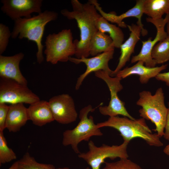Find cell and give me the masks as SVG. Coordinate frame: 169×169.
Returning <instances> with one entry per match:
<instances>
[{"mask_svg": "<svg viewBox=\"0 0 169 169\" xmlns=\"http://www.w3.org/2000/svg\"><path fill=\"white\" fill-rule=\"evenodd\" d=\"M73 11L66 9L61 11V14L69 20L75 19L80 31V39L74 41L76 58H88L90 55L89 45L94 34L97 31L96 26L97 19L101 15L95 5L89 0L82 4L78 0H72Z\"/></svg>", "mask_w": 169, "mask_h": 169, "instance_id": "cell-1", "label": "cell"}, {"mask_svg": "<svg viewBox=\"0 0 169 169\" xmlns=\"http://www.w3.org/2000/svg\"><path fill=\"white\" fill-rule=\"evenodd\" d=\"M58 17V14L56 12L45 10L30 18L18 19L14 21L11 37L13 39L17 37L20 39L26 38L35 42L38 49L36 54L37 62L40 64L44 59L43 55L44 46L42 42L45 26L48 23L57 19Z\"/></svg>", "mask_w": 169, "mask_h": 169, "instance_id": "cell-2", "label": "cell"}, {"mask_svg": "<svg viewBox=\"0 0 169 169\" xmlns=\"http://www.w3.org/2000/svg\"><path fill=\"white\" fill-rule=\"evenodd\" d=\"M96 124L99 128L109 127L115 129L120 133L124 141L129 143L132 139L139 138L151 146L161 147L163 145L160 136L157 133H152L142 118L133 120L126 117L117 116L109 117L107 120Z\"/></svg>", "mask_w": 169, "mask_h": 169, "instance_id": "cell-3", "label": "cell"}, {"mask_svg": "<svg viewBox=\"0 0 169 169\" xmlns=\"http://www.w3.org/2000/svg\"><path fill=\"white\" fill-rule=\"evenodd\" d=\"M139 97L136 104L141 107L139 111L140 116L153 123L156 126L154 130L160 137H162L168 110L165 104L162 89L158 88L154 95L150 91H143L139 93Z\"/></svg>", "mask_w": 169, "mask_h": 169, "instance_id": "cell-4", "label": "cell"}, {"mask_svg": "<svg viewBox=\"0 0 169 169\" xmlns=\"http://www.w3.org/2000/svg\"><path fill=\"white\" fill-rule=\"evenodd\" d=\"M95 108L89 105L82 108L79 111L80 121L74 129L67 130L63 134L62 143L63 146H70L74 152L79 154V144L83 141H89L93 136H101L103 134L97 124L94 123L92 116L88 117L90 112H93Z\"/></svg>", "mask_w": 169, "mask_h": 169, "instance_id": "cell-5", "label": "cell"}, {"mask_svg": "<svg viewBox=\"0 0 169 169\" xmlns=\"http://www.w3.org/2000/svg\"><path fill=\"white\" fill-rule=\"evenodd\" d=\"M45 46L46 60L53 64L59 62L68 61L75 53L72 33L70 29L49 34L46 38Z\"/></svg>", "mask_w": 169, "mask_h": 169, "instance_id": "cell-6", "label": "cell"}, {"mask_svg": "<svg viewBox=\"0 0 169 169\" xmlns=\"http://www.w3.org/2000/svg\"><path fill=\"white\" fill-rule=\"evenodd\" d=\"M129 143L124 141L119 145L109 146L105 144L97 146L92 141L88 143L89 150L86 152L80 153L79 158L85 161L91 169H100L102 164L108 158L114 160L117 158H128L129 156L127 149Z\"/></svg>", "mask_w": 169, "mask_h": 169, "instance_id": "cell-7", "label": "cell"}, {"mask_svg": "<svg viewBox=\"0 0 169 169\" xmlns=\"http://www.w3.org/2000/svg\"><path fill=\"white\" fill-rule=\"evenodd\" d=\"M94 73L96 77L105 82L110 95V99L108 105L99 106V111L101 114L110 117L120 115L131 120H135L128 112L125 107V103L120 99L118 95V93L123 88L120 82L122 79L116 76L111 77L106 72L103 70H99Z\"/></svg>", "mask_w": 169, "mask_h": 169, "instance_id": "cell-8", "label": "cell"}, {"mask_svg": "<svg viewBox=\"0 0 169 169\" xmlns=\"http://www.w3.org/2000/svg\"><path fill=\"white\" fill-rule=\"evenodd\" d=\"M40 100L27 85L10 79H0V103L30 105Z\"/></svg>", "mask_w": 169, "mask_h": 169, "instance_id": "cell-9", "label": "cell"}, {"mask_svg": "<svg viewBox=\"0 0 169 169\" xmlns=\"http://www.w3.org/2000/svg\"><path fill=\"white\" fill-rule=\"evenodd\" d=\"M169 20V14L166 15L165 18L153 19L149 17L146 18L147 22L152 23L156 27L157 30L156 36L152 40V38L150 37L147 40L142 41L141 49L137 55L132 57L131 63L141 61L144 62L146 67H156V64L151 57V51L158 42L161 41L168 37L167 34L165 30V27Z\"/></svg>", "mask_w": 169, "mask_h": 169, "instance_id": "cell-10", "label": "cell"}, {"mask_svg": "<svg viewBox=\"0 0 169 169\" xmlns=\"http://www.w3.org/2000/svg\"><path fill=\"white\" fill-rule=\"evenodd\" d=\"M54 120L58 122L67 124L75 121L78 117L74 102L68 94L53 96L48 101Z\"/></svg>", "mask_w": 169, "mask_h": 169, "instance_id": "cell-11", "label": "cell"}, {"mask_svg": "<svg viewBox=\"0 0 169 169\" xmlns=\"http://www.w3.org/2000/svg\"><path fill=\"white\" fill-rule=\"evenodd\" d=\"M114 49L99 54L92 58L83 57L80 59L70 57L69 61L75 64L84 63L86 68L85 72L78 78L75 85V89L78 90L85 79L90 73L99 70L106 72L111 77L113 71L109 68L108 63L113 58Z\"/></svg>", "mask_w": 169, "mask_h": 169, "instance_id": "cell-12", "label": "cell"}, {"mask_svg": "<svg viewBox=\"0 0 169 169\" xmlns=\"http://www.w3.org/2000/svg\"><path fill=\"white\" fill-rule=\"evenodd\" d=\"M1 2L2 11L14 21L22 17L30 18L33 13H42V0H2Z\"/></svg>", "mask_w": 169, "mask_h": 169, "instance_id": "cell-13", "label": "cell"}, {"mask_svg": "<svg viewBox=\"0 0 169 169\" xmlns=\"http://www.w3.org/2000/svg\"><path fill=\"white\" fill-rule=\"evenodd\" d=\"M144 1L137 0L135 5L133 8L125 13L118 15L112 13H105L103 10L97 0H90V2L95 5L96 9L101 16L109 22L117 24L119 27L126 28L127 27V25L123 21V20L125 18L130 17L137 18L138 20L137 24L141 28V35L143 36L146 35L148 33L147 30L143 28V25L141 20V17L144 13L143 5Z\"/></svg>", "mask_w": 169, "mask_h": 169, "instance_id": "cell-14", "label": "cell"}, {"mask_svg": "<svg viewBox=\"0 0 169 169\" xmlns=\"http://www.w3.org/2000/svg\"><path fill=\"white\" fill-rule=\"evenodd\" d=\"M20 52L12 56L0 55V77L10 79L27 85L28 81L21 73L19 64L24 57Z\"/></svg>", "mask_w": 169, "mask_h": 169, "instance_id": "cell-15", "label": "cell"}, {"mask_svg": "<svg viewBox=\"0 0 169 169\" xmlns=\"http://www.w3.org/2000/svg\"><path fill=\"white\" fill-rule=\"evenodd\" d=\"M127 27L130 32V36L120 46V55L118 64L113 71L112 77H115L117 73L129 61L131 55L134 52L135 46L140 39L142 29L139 25L133 23L127 25Z\"/></svg>", "mask_w": 169, "mask_h": 169, "instance_id": "cell-16", "label": "cell"}, {"mask_svg": "<svg viewBox=\"0 0 169 169\" xmlns=\"http://www.w3.org/2000/svg\"><path fill=\"white\" fill-rule=\"evenodd\" d=\"M144 64L142 61H139L133 66L126 67L120 70L117 73L115 76L122 79L132 75H138L139 77L140 83L146 84L150 79L155 77L167 67V65L166 64L159 67H149L144 66Z\"/></svg>", "mask_w": 169, "mask_h": 169, "instance_id": "cell-17", "label": "cell"}, {"mask_svg": "<svg viewBox=\"0 0 169 169\" xmlns=\"http://www.w3.org/2000/svg\"><path fill=\"white\" fill-rule=\"evenodd\" d=\"M29 120L41 126L54 120L49 102L42 100L30 105L27 108Z\"/></svg>", "mask_w": 169, "mask_h": 169, "instance_id": "cell-18", "label": "cell"}, {"mask_svg": "<svg viewBox=\"0 0 169 169\" xmlns=\"http://www.w3.org/2000/svg\"><path fill=\"white\" fill-rule=\"evenodd\" d=\"M28 120L27 108L23 104L10 105L6 122V128L9 132H18Z\"/></svg>", "mask_w": 169, "mask_h": 169, "instance_id": "cell-19", "label": "cell"}, {"mask_svg": "<svg viewBox=\"0 0 169 169\" xmlns=\"http://www.w3.org/2000/svg\"><path fill=\"white\" fill-rule=\"evenodd\" d=\"M113 40L110 36L99 31L93 35L90 43V55L95 56L115 49Z\"/></svg>", "mask_w": 169, "mask_h": 169, "instance_id": "cell-20", "label": "cell"}, {"mask_svg": "<svg viewBox=\"0 0 169 169\" xmlns=\"http://www.w3.org/2000/svg\"><path fill=\"white\" fill-rule=\"evenodd\" d=\"M96 26L101 32L108 33L112 39L115 48H119L123 43L124 36L122 30L115 25L111 24L101 16L96 20Z\"/></svg>", "mask_w": 169, "mask_h": 169, "instance_id": "cell-21", "label": "cell"}, {"mask_svg": "<svg viewBox=\"0 0 169 169\" xmlns=\"http://www.w3.org/2000/svg\"><path fill=\"white\" fill-rule=\"evenodd\" d=\"M143 11L152 19H161L164 14H169V0H145Z\"/></svg>", "mask_w": 169, "mask_h": 169, "instance_id": "cell-22", "label": "cell"}, {"mask_svg": "<svg viewBox=\"0 0 169 169\" xmlns=\"http://www.w3.org/2000/svg\"><path fill=\"white\" fill-rule=\"evenodd\" d=\"M151 57L156 64L169 61V37L156 44L153 48Z\"/></svg>", "mask_w": 169, "mask_h": 169, "instance_id": "cell-23", "label": "cell"}, {"mask_svg": "<svg viewBox=\"0 0 169 169\" xmlns=\"http://www.w3.org/2000/svg\"><path fill=\"white\" fill-rule=\"evenodd\" d=\"M17 169H56L52 164L40 163L36 161L28 152H26L17 161Z\"/></svg>", "mask_w": 169, "mask_h": 169, "instance_id": "cell-24", "label": "cell"}, {"mask_svg": "<svg viewBox=\"0 0 169 169\" xmlns=\"http://www.w3.org/2000/svg\"><path fill=\"white\" fill-rule=\"evenodd\" d=\"M17 158L15 153L8 146L3 132L0 131V164L9 162Z\"/></svg>", "mask_w": 169, "mask_h": 169, "instance_id": "cell-25", "label": "cell"}, {"mask_svg": "<svg viewBox=\"0 0 169 169\" xmlns=\"http://www.w3.org/2000/svg\"><path fill=\"white\" fill-rule=\"evenodd\" d=\"M102 169H143L139 165L128 158L120 159L114 162H105Z\"/></svg>", "mask_w": 169, "mask_h": 169, "instance_id": "cell-26", "label": "cell"}, {"mask_svg": "<svg viewBox=\"0 0 169 169\" xmlns=\"http://www.w3.org/2000/svg\"><path fill=\"white\" fill-rule=\"evenodd\" d=\"M11 36V33L8 27L2 23H0V55L6 50Z\"/></svg>", "mask_w": 169, "mask_h": 169, "instance_id": "cell-27", "label": "cell"}, {"mask_svg": "<svg viewBox=\"0 0 169 169\" xmlns=\"http://www.w3.org/2000/svg\"><path fill=\"white\" fill-rule=\"evenodd\" d=\"M9 106L5 103H0V131L3 132L5 127L6 122Z\"/></svg>", "mask_w": 169, "mask_h": 169, "instance_id": "cell-28", "label": "cell"}, {"mask_svg": "<svg viewBox=\"0 0 169 169\" xmlns=\"http://www.w3.org/2000/svg\"><path fill=\"white\" fill-rule=\"evenodd\" d=\"M155 78L158 80L164 82L167 86H169V71L162 73H160L155 77Z\"/></svg>", "mask_w": 169, "mask_h": 169, "instance_id": "cell-29", "label": "cell"}, {"mask_svg": "<svg viewBox=\"0 0 169 169\" xmlns=\"http://www.w3.org/2000/svg\"><path fill=\"white\" fill-rule=\"evenodd\" d=\"M168 110L165 127V131L163 137L166 140L169 141V102L168 103Z\"/></svg>", "mask_w": 169, "mask_h": 169, "instance_id": "cell-30", "label": "cell"}, {"mask_svg": "<svg viewBox=\"0 0 169 169\" xmlns=\"http://www.w3.org/2000/svg\"><path fill=\"white\" fill-rule=\"evenodd\" d=\"M163 151L164 153L169 156V144L165 146Z\"/></svg>", "mask_w": 169, "mask_h": 169, "instance_id": "cell-31", "label": "cell"}, {"mask_svg": "<svg viewBox=\"0 0 169 169\" xmlns=\"http://www.w3.org/2000/svg\"><path fill=\"white\" fill-rule=\"evenodd\" d=\"M18 162L17 161L15 162L12 166L8 169H17Z\"/></svg>", "mask_w": 169, "mask_h": 169, "instance_id": "cell-32", "label": "cell"}, {"mask_svg": "<svg viewBox=\"0 0 169 169\" xmlns=\"http://www.w3.org/2000/svg\"><path fill=\"white\" fill-rule=\"evenodd\" d=\"M166 32L167 34L168 37H169V20L167 22L166 24Z\"/></svg>", "mask_w": 169, "mask_h": 169, "instance_id": "cell-33", "label": "cell"}, {"mask_svg": "<svg viewBox=\"0 0 169 169\" xmlns=\"http://www.w3.org/2000/svg\"><path fill=\"white\" fill-rule=\"evenodd\" d=\"M56 169H69V168L67 167H64L62 168H56ZM84 169H90L89 167H86Z\"/></svg>", "mask_w": 169, "mask_h": 169, "instance_id": "cell-34", "label": "cell"}]
</instances>
